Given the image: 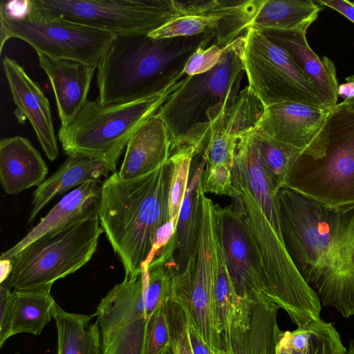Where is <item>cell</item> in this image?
I'll list each match as a JSON object with an SVG mask.
<instances>
[{
    "label": "cell",
    "instance_id": "29",
    "mask_svg": "<svg viewBox=\"0 0 354 354\" xmlns=\"http://www.w3.org/2000/svg\"><path fill=\"white\" fill-rule=\"evenodd\" d=\"M261 164L274 189L286 186L292 167L300 153L264 133L250 130Z\"/></svg>",
    "mask_w": 354,
    "mask_h": 354
},
{
    "label": "cell",
    "instance_id": "11",
    "mask_svg": "<svg viewBox=\"0 0 354 354\" xmlns=\"http://www.w3.org/2000/svg\"><path fill=\"white\" fill-rule=\"evenodd\" d=\"M241 57L248 87L264 108L283 102L326 107L289 55L261 30L243 35Z\"/></svg>",
    "mask_w": 354,
    "mask_h": 354
},
{
    "label": "cell",
    "instance_id": "4",
    "mask_svg": "<svg viewBox=\"0 0 354 354\" xmlns=\"http://www.w3.org/2000/svg\"><path fill=\"white\" fill-rule=\"evenodd\" d=\"M184 77L157 94L129 102L101 104L88 100L76 118L58 130L64 151L94 158L112 174L118 171V162L132 135L156 113Z\"/></svg>",
    "mask_w": 354,
    "mask_h": 354
},
{
    "label": "cell",
    "instance_id": "13",
    "mask_svg": "<svg viewBox=\"0 0 354 354\" xmlns=\"http://www.w3.org/2000/svg\"><path fill=\"white\" fill-rule=\"evenodd\" d=\"M214 214L216 237L236 297L274 304L257 250L242 219L232 205L221 207L214 204Z\"/></svg>",
    "mask_w": 354,
    "mask_h": 354
},
{
    "label": "cell",
    "instance_id": "20",
    "mask_svg": "<svg viewBox=\"0 0 354 354\" xmlns=\"http://www.w3.org/2000/svg\"><path fill=\"white\" fill-rule=\"evenodd\" d=\"M101 192V186L95 182H88L77 187L63 196L21 240L2 252L0 260H10L28 245L48 233L97 215Z\"/></svg>",
    "mask_w": 354,
    "mask_h": 354
},
{
    "label": "cell",
    "instance_id": "27",
    "mask_svg": "<svg viewBox=\"0 0 354 354\" xmlns=\"http://www.w3.org/2000/svg\"><path fill=\"white\" fill-rule=\"evenodd\" d=\"M95 314L68 313L57 305L54 313L57 332V354H102L98 322Z\"/></svg>",
    "mask_w": 354,
    "mask_h": 354
},
{
    "label": "cell",
    "instance_id": "25",
    "mask_svg": "<svg viewBox=\"0 0 354 354\" xmlns=\"http://www.w3.org/2000/svg\"><path fill=\"white\" fill-rule=\"evenodd\" d=\"M322 10L313 0H257L255 14L247 30L306 32Z\"/></svg>",
    "mask_w": 354,
    "mask_h": 354
},
{
    "label": "cell",
    "instance_id": "30",
    "mask_svg": "<svg viewBox=\"0 0 354 354\" xmlns=\"http://www.w3.org/2000/svg\"><path fill=\"white\" fill-rule=\"evenodd\" d=\"M147 320L142 317L102 335V354H145Z\"/></svg>",
    "mask_w": 354,
    "mask_h": 354
},
{
    "label": "cell",
    "instance_id": "19",
    "mask_svg": "<svg viewBox=\"0 0 354 354\" xmlns=\"http://www.w3.org/2000/svg\"><path fill=\"white\" fill-rule=\"evenodd\" d=\"M39 66L46 73L55 97L61 126L69 124L87 102L95 66L56 59L37 53Z\"/></svg>",
    "mask_w": 354,
    "mask_h": 354
},
{
    "label": "cell",
    "instance_id": "12",
    "mask_svg": "<svg viewBox=\"0 0 354 354\" xmlns=\"http://www.w3.org/2000/svg\"><path fill=\"white\" fill-rule=\"evenodd\" d=\"M333 109L296 102L273 104L264 108L254 129L301 155L317 160L324 156L328 144Z\"/></svg>",
    "mask_w": 354,
    "mask_h": 354
},
{
    "label": "cell",
    "instance_id": "28",
    "mask_svg": "<svg viewBox=\"0 0 354 354\" xmlns=\"http://www.w3.org/2000/svg\"><path fill=\"white\" fill-rule=\"evenodd\" d=\"M11 335L30 333L39 335L53 319L57 303L50 291H12Z\"/></svg>",
    "mask_w": 354,
    "mask_h": 354
},
{
    "label": "cell",
    "instance_id": "44",
    "mask_svg": "<svg viewBox=\"0 0 354 354\" xmlns=\"http://www.w3.org/2000/svg\"><path fill=\"white\" fill-rule=\"evenodd\" d=\"M161 354H175L171 345L169 344Z\"/></svg>",
    "mask_w": 354,
    "mask_h": 354
},
{
    "label": "cell",
    "instance_id": "1",
    "mask_svg": "<svg viewBox=\"0 0 354 354\" xmlns=\"http://www.w3.org/2000/svg\"><path fill=\"white\" fill-rule=\"evenodd\" d=\"M277 201L284 245L304 280L323 305L354 315V203L327 205L287 186Z\"/></svg>",
    "mask_w": 354,
    "mask_h": 354
},
{
    "label": "cell",
    "instance_id": "9",
    "mask_svg": "<svg viewBox=\"0 0 354 354\" xmlns=\"http://www.w3.org/2000/svg\"><path fill=\"white\" fill-rule=\"evenodd\" d=\"M214 204L204 196L196 249L184 272L171 279V299L185 313L212 354L221 353L220 337L215 319Z\"/></svg>",
    "mask_w": 354,
    "mask_h": 354
},
{
    "label": "cell",
    "instance_id": "45",
    "mask_svg": "<svg viewBox=\"0 0 354 354\" xmlns=\"http://www.w3.org/2000/svg\"><path fill=\"white\" fill-rule=\"evenodd\" d=\"M15 354H20V353H15Z\"/></svg>",
    "mask_w": 354,
    "mask_h": 354
},
{
    "label": "cell",
    "instance_id": "46",
    "mask_svg": "<svg viewBox=\"0 0 354 354\" xmlns=\"http://www.w3.org/2000/svg\"><path fill=\"white\" fill-rule=\"evenodd\" d=\"M354 2V1H353Z\"/></svg>",
    "mask_w": 354,
    "mask_h": 354
},
{
    "label": "cell",
    "instance_id": "33",
    "mask_svg": "<svg viewBox=\"0 0 354 354\" xmlns=\"http://www.w3.org/2000/svg\"><path fill=\"white\" fill-rule=\"evenodd\" d=\"M172 276L165 266L152 261L147 269L145 315L148 322L154 312L171 297Z\"/></svg>",
    "mask_w": 354,
    "mask_h": 354
},
{
    "label": "cell",
    "instance_id": "3",
    "mask_svg": "<svg viewBox=\"0 0 354 354\" xmlns=\"http://www.w3.org/2000/svg\"><path fill=\"white\" fill-rule=\"evenodd\" d=\"M214 33L155 39L148 35L115 37L97 68L101 104L129 102L164 90L186 75L183 69L200 47H208Z\"/></svg>",
    "mask_w": 354,
    "mask_h": 354
},
{
    "label": "cell",
    "instance_id": "8",
    "mask_svg": "<svg viewBox=\"0 0 354 354\" xmlns=\"http://www.w3.org/2000/svg\"><path fill=\"white\" fill-rule=\"evenodd\" d=\"M286 186L327 205L354 203V112L342 101L329 119L324 156L299 155Z\"/></svg>",
    "mask_w": 354,
    "mask_h": 354
},
{
    "label": "cell",
    "instance_id": "40",
    "mask_svg": "<svg viewBox=\"0 0 354 354\" xmlns=\"http://www.w3.org/2000/svg\"><path fill=\"white\" fill-rule=\"evenodd\" d=\"M338 96L347 108L354 112V74L346 78V82L338 86Z\"/></svg>",
    "mask_w": 354,
    "mask_h": 354
},
{
    "label": "cell",
    "instance_id": "2",
    "mask_svg": "<svg viewBox=\"0 0 354 354\" xmlns=\"http://www.w3.org/2000/svg\"><path fill=\"white\" fill-rule=\"evenodd\" d=\"M172 164L169 160L141 176L121 179L118 171L103 182L98 218L124 278H136L152 249L157 230L169 219V192Z\"/></svg>",
    "mask_w": 354,
    "mask_h": 354
},
{
    "label": "cell",
    "instance_id": "7",
    "mask_svg": "<svg viewBox=\"0 0 354 354\" xmlns=\"http://www.w3.org/2000/svg\"><path fill=\"white\" fill-rule=\"evenodd\" d=\"M104 232L98 216H90L34 241L10 259L6 281L15 290H51L57 280L85 266Z\"/></svg>",
    "mask_w": 354,
    "mask_h": 354
},
{
    "label": "cell",
    "instance_id": "16",
    "mask_svg": "<svg viewBox=\"0 0 354 354\" xmlns=\"http://www.w3.org/2000/svg\"><path fill=\"white\" fill-rule=\"evenodd\" d=\"M3 67L17 111L30 122L46 157L55 160L59 149L48 98L17 61L6 56Z\"/></svg>",
    "mask_w": 354,
    "mask_h": 354
},
{
    "label": "cell",
    "instance_id": "26",
    "mask_svg": "<svg viewBox=\"0 0 354 354\" xmlns=\"http://www.w3.org/2000/svg\"><path fill=\"white\" fill-rule=\"evenodd\" d=\"M346 349L334 326L322 318L293 331L281 332L277 354H346Z\"/></svg>",
    "mask_w": 354,
    "mask_h": 354
},
{
    "label": "cell",
    "instance_id": "43",
    "mask_svg": "<svg viewBox=\"0 0 354 354\" xmlns=\"http://www.w3.org/2000/svg\"><path fill=\"white\" fill-rule=\"evenodd\" d=\"M346 354H354V340L350 342L348 348L346 349Z\"/></svg>",
    "mask_w": 354,
    "mask_h": 354
},
{
    "label": "cell",
    "instance_id": "18",
    "mask_svg": "<svg viewBox=\"0 0 354 354\" xmlns=\"http://www.w3.org/2000/svg\"><path fill=\"white\" fill-rule=\"evenodd\" d=\"M261 31L289 55L326 107L333 108L338 104L339 85L335 64L326 56L321 59L312 50L307 41L306 32L275 29Z\"/></svg>",
    "mask_w": 354,
    "mask_h": 354
},
{
    "label": "cell",
    "instance_id": "37",
    "mask_svg": "<svg viewBox=\"0 0 354 354\" xmlns=\"http://www.w3.org/2000/svg\"><path fill=\"white\" fill-rule=\"evenodd\" d=\"M226 46L221 48L212 44L206 48H198L188 59L183 69L184 73L192 76L210 71L221 61Z\"/></svg>",
    "mask_w": 354,
    "mask_h": 354
},
{
    "label": "cell",
    "instance_id": "42",
    "mask_svg": "<svg viewBox=\"0 0 354 354\" xmlns=\"http://www.w3.org/2000/svg\"><path fill=\"white\" fill-rule=\"evenodd\" d=\"M1 277L0 283L6 281L10 276L12 266L10 260H0Z\"/></svg>",
    "mask_w": 354,
    "mask_h": 354
},
{
    "label": "cell",
    "instance_id": "21",
    "mask_svg": "<svg viewBox=\"0 0 354 354\" xmlns=\"http://www.w3.org/2000/svg\"><path fill=\"white\" fill-rule=\"evenodd\" d=\"M171 154L168 129L156 113L137 129L126 147L122 165L118 171L121 179L145 175L167 162Z\"/></svg>",
    "mask_w": 354,
    "mask_h": 354
},
{
    "label": "cell",
    "instance_id": "36",
    "mask_svg": "<svg viewBox=\"0 0 354 354\" xmlns=\"http://www.w3.org/2000/svg\"><path fill=\"white\" fill-rule=\"evenodd\" d=\"M201 183L204 194L226 195L232 198L236 192L233 168L225 165H206L202 172Z\"/></svg>",
    "mask_w": 354,
    "mask_h": 354
},
{
    "label": "cell",
    "instance_id": "35",
    "mask_svg": "<svg viewBox=\"0 0 354 354\" xmlns=\"http://www.w3.org/2000/svg\"><path fill=\"white\" fill-rule=\"evenodd\" d=\"M166 302L154 312L147 322L145 354H161L169 345L170 337L166 314Z\"/></svg>",
    "mask_w": 354,
    "mask_h": 354
},
{
    "label": "cell",
    "instance_id": "31",
    "mask_svg": "<svg viewBox=\"0 0 354 354\" xmlns=\"http://www.w3.org/2000/svg\"><path fill=\"white\" fill-rule=\"evenodd\" d=\"M197 156L194 147L182 146L175 149L169 160L172 164L169 192V221L177 224L179 212L188 187L191 165Z\"/></svg>",
    "mask_w": 354,
    "mask_h": 354
},
{
    "label": "cell",
    "instance_id": "15",
    "mask_svg": "<svg viewBox=\"0 0 354 354\" xmlns=\"http://www.w3.org/2000/svg\"><path fill=\"white\" fill-rule=\"evenodd\" d=\"M263 110L260 100L248 86L242 89L235 102L205 127L207 132L202 159L205 165L234 168L239 138L255 127Z\"/></svg>",
    "mask_w": 354,
    "mask_h": 354
},
{
    "label": "cell",
    "instance_id": "10",
    "mask_svg": "<svg viewBox=\"0 0 354 354\" xmlns=\"http://www.w3.org/2000/svg\"><path fill=\"white\" fill-rule=\"evenodd\" d=\"M46 15L62 18L115 37L149 35L182 16L172 0H30Z\"/></svg>",
    "mask_w": 354,
    "mask_h": 354
},
{
    "label": "cell",
    "instance_id": "39",
    "mask_svg": "<svg viewBox=\"0 0 354 354\" xmlns=\"http://www.w3.org/2000/svg\"><path fill=\"white\" fill-rule=\"evenodd\" d=\"M321 6L332 8L354 23V2L346 0H318Z\"/></svg>",
    "mask_w": 354,
    "mask_h": 354
},
{
    "label": "cell",
    "instance_id": "38",
    "mask_svg": "<svg viewBox=\"0 0 354 354\" xmlns=\"http://www.w3.org/2000/svg\"><path fill=\"white\" fill-rule=\"evenodd\" d=\"M12 292L8 284H0V347L12 337Z\"/></svg>",
    "mask_w": 354,
    "mask_h": 354
},
{
    "label": "cell",
    "instance_id": "14",
    "mask_svg": "<svg viewBox=\"0 0 354 354\" xmlns=\"http://www.w3.org/2000/svg\"><path fill=\"white\" fill-rule=\"evenodd\" d=\"M274 304L236 298L220 331V354H277L281 331Z\"/></svg>",
    "mask_w": 354,
    "mask_h": 354
},
{
    "label": "cell",
    "instance_id": "6",
    "mask_svg": "<svg viewBox=\"0 0 354 354\" xmlns=\"http://www.w3.org/2000/svg\"><path fill=\"white\" fill-rule=\"evenodd\" d=\"M1 53L5 42L18 38L37 53L97 68L115 36L85 25L46 15L28 1L0 5Z\"/></svg>",
    "mask_w": 354,
    "mask_h": 354
},
{
    "label": "cell",
    "instance_id": "34",
    "mask_svg": "<svg viewBox=\"0 0 354 354\" xmlns=\"http://www.w3.org/2000/svg\"><path fill=\"white\" fill-rule=\"evenodd\" d=\"M166 314L170 342L175 354H193L187 333V317L180 306L172 299L166 302Z\"/></svg>",
    "mask_w": 354,
    "mask_h": 354
},
{
    "label": "cell",
    "instance_id": "23",
    "mask_svg": "<svg viewBox=\"0 0 354 354\" xmlns=\"http://www.w3.org/2000/svg\"><path fill=\"white\" fill-rule=\"evenodd\" d=\"M109 172L97 160L80 155L68 156L57 171L39 185L32 194L28 223L33 222L41 209L57 196L88 182L99 183Z\"/></svg>",
    "mask_w": 354,
    "mask_h": 354
},
{
    "label": "cell",
    "instance_id": "5",
    "mask_svg": "<svg viewBox=\"0 0 354 354\" xmlns=\"http://www.w3.org/2000/svg\"><path fill=\"white\" fill-rule=\"evenodd\" d=\"M242 38L226 46L221 61L210 71L185 75L156 112L168 129L171 151L189 129L211 123L235 102L245 73Z\"/></svg>",
    "mask_w": 354,
    "mask_h": 354
},
{
    "label": "cell",
    "instance_id": "32",
    "mask_svg": "<svg viewBox=\"0 0 354 354\" xmlns=\"http://www.w3.org/2000/svg\"><path fill=\"white\" fill-rule=\"evenodd\" d=\"M176 11L184 15H215L243 18L248 24L253 15V0H172Z\"/></svg>",
    "mask_w": 354,
    "mask_h": 354
},
{
    "label": "cell",
    "instance_id": "41",
    "mask_svg": "<svg viewBox=\"0 0 354 354\" xmlns=\"http://www.w3.org/2000/svg\"><path fill=\"white\" fill-rule=\"evenodd\" d=\"M187 333L193 354H212L207 346L189 323Z\"/></svg>",
    "mask_w": 354,
    "mask_h": 354
},
{
    "label": "cell",
    "instance_id": "17",
    "mask_svg": "<svg viewBox=\"0 0 354 354\" xmlns=\"http://www.w3.org/2000/svg\"><path fill=\"white\" fill-rule=\"evenodd\" d=\"M205 162L195 166L180 209L174 234L153 261L162 263L171 276L186 269L198 241L201 221L202 203L205 194L201 176Z\"/></svg>",
    "mask_w": 354,
    "mask_h": 354
},
{
    "label": "cell",
    "instance_id": "24",
    "mask_svg": "<svg viewBox=\"0 0 354 354\" xmlns=\"http://www.w3.org/2000/svg\"><path fill=\"white\" fill-rule=\"evenodd\" d=\"M147 281V270H142L136 278H124L102 299L94 313L101 335L122 324L146 317Z\"/></svg>",
    "mask_w": 354,
    "mask_h": 354
},
{
    "label": "cell",
    "instance_id": "22",
    "mask_svg": "<svg viewBox=\"0 0 354 354\" xmlns=\"http://www.w3.org/2000/svg\"><path fill=\"white\" fill-rule=\"evenodd\" d=\"M48 167L40 153L26 138L16 136L0 141V180L8 194L39 186Z\"/></svg>",
    "mask_w": 354,
    "mask_h": 354
}]
</instances>
